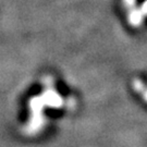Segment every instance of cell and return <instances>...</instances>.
I'll list each match as a JSON object with an SVG mask.
<instances>
[{
	"mask_svg": "<svg viewBox=\"0 0 147 147\" xmlns=\"http://www.w3.org/2000/svg\"><path fill=\"white\" fill-rule=\"evenodd\" d=\"M142 20H143L142 11H138V10L133 11L131 13V16H130V21H131L133 24H135V25L141 24V23H142Z\"/></svg>",
	"mask_w": 147,
	"mask_h": 147,
	"instance_id": "cell-1",
	"label": "cell"
},
{
	"mask_svg": "<svg viewBox=\"0 0 147 147\" xmlns=\"http://www.w3.org/2000/svg\"><path fill=\"white\" fill-rule=\"evenodd\" d=\"M143 12H145V13H147V0L144 2V5H143V8H142Z\"/></svg>",
	"mask_w": 147,
	"mask_h": 147,
	"instance_id": "cell-2",
	"label": "cell"
},
{
	"mask_svg": "<svg viewBox=\"0 0 147 147\" xmlns=\"http://www.w3.org/2000/svg\"><path fill=\"white\" fill-rule=\"evenodd\" d=\"M127 5H134V2H135V0H125Z\"/></svg>",
	"mask_w": 147,
	"mask_h": 147,
	"instance_id": "cell-3",
	"label": "cell"
}]
</instances>
